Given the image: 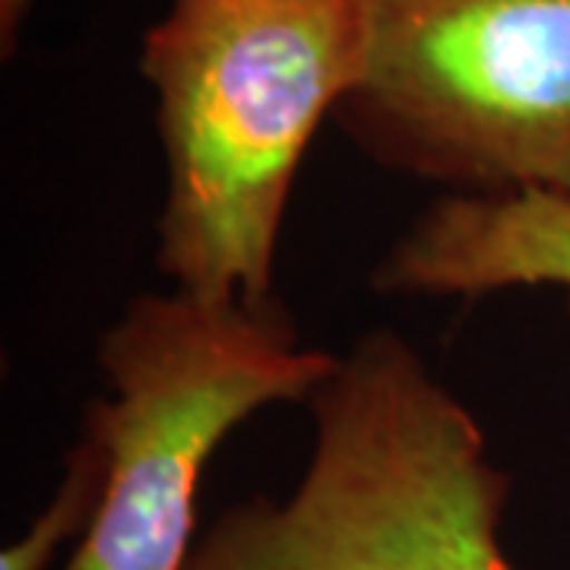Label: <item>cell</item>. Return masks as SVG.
Returning <instances> with one entry per match:
<instances>
[{"label": "cell", "mask_w": 570, "mask_h": 570, "mask_svg": "<svg viewBox=\"0 0 570 570\" xmlns=\"http://www.w3.org/2000/svg\"><path fill=\"white\" fill-rule=\"evenodd\" d=\"M365 0H171L142 36L165 197L156 264L213 302H276L307 146L358 80Z\"/></svg>", "instance_id": "1"}, {"label": "cell", "mask_w": 570, "mask_h": 570, "mask_svg": "<svg viewBox=\"0 0 570 570\" xmlns=\"http://www.w3.org/2000/svg\"><path fill=\"white\" fill-rule=\"evenodd\" d=\"M305 406L298 485L225 510L184 570H517L501 542L508 472L400 333L358 336Z\"/></svg>", "instance_id": "2"}, {"label": "cell", "mask_w": 570, "mask_h": 570, "mask_svg": "<svg viewBox=\"0 0 570 570\" xmlns=\"http://www.w3.org/2000/svg\"><path fill=\"white\" fill-rule=\"evenodd\" d=\"M336 358L305 346L279 302L137 295L99 343L108 396L86 422L105 444V489L63 570L187 568L213 453L254 412L307 403Z\"/></svg>", "instance_id": "3"}, {"label": "cell", "mask_w": 570, "mask_h": 570, "mask_svg": "<svg viewBox=\"0 0 570 570\" xmlns=\"http://www.w3.org/2000/svg\"><path fill=\"white\" fill-rule=\"evenodd\" d=\"M333 121L444 194H570V0H365Z\"/></svg>", "instance_id": "4"}, {"label": "cell", "mask_w": 570, "mask_h": 570, "mask_svg": "<svg viewBox=\"0 0 570 570\" xmlns=\"http://www.w3.org/2000/svg\"><path fill=\"white\" fill-rule=\"evenodd\" d=\"M371 285L428 298L551 285L570 311V194H444L393 242Z\"/></svg>", "instance_id": "5"}, {"label": "cell", "mask_w": 570, "mask_h": 570, "mask_svg": "<svg viewBox=\"0 0 570 570\" xmlns=\"http://www.w3.org/2000/svg\"><path fill=\"white\" fill-rule=\"evenodd\" d=\"M105 489V444L82 422L77 448L67 453L61 482L39 517L13 546L0 551V570H48L67 539H82L96 520Z\"/></svg>", "instance_id": "6"}]
</instances>
